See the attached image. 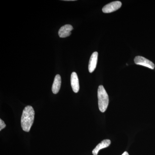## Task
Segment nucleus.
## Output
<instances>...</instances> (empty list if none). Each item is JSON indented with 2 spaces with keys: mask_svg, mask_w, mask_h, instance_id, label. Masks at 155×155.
<instances>
[{
  "mask_svg": "<svg viewBox=\"0 0 155 155\" xmlns=\"http://www.w3.org/2000/svg\"><path fill=\"white\" fill-rule=\"evenodd\" d=\"M71 84L72 90L76 93L79 90V80L76 72H73L71 74Z\"/></svg>",
  "mask_w": 155,
  "mask_h": 155,
  "instance_id": "nucleus-7",
  "label": "nucleus"
},
{
  "mask_svg": "<svg viewBox=\"0 0 155 155\" xmlns=\"http://www.w3.org/2000/svg\"><path fill=\"white\" fill-rule=\"evenodd\" d=\"M111 144V141L110 140H104L101 143H99L92 151L93 154L97 155L100 150L107 147Z\"/></svg>",
  "mask_w": 155,
  "mask_h": 155,
  "instance_id": "nucleus-8",
  "label": "nucleus"
},
{
  "mask_svg": "<svg viewBox=\"0 0 155 155\" xmlns=\"http://www.w3.org/2000/svg\"><path fill=\"white\" fill-rule=\"evenodd\" d=\"M98 55V53L97 52H94L93 53L91 57L88 65V70L90 73L93 72L96 68Z\"/></svg>",
  "mask_w": 155,
  "mask_h": 155,
  "instance_id": "nucleus-6",
  "label": "nucleus"
},
{
  "mask_svg": "<svg viewBox=\"0 0 155 155\" xmlns=\"http://www.w3.org/2000/svg\"><path fill=\"white\" fill-rule=\"evenodd\" d=\"M35 111L31 106H27L23 110L21 117V124L22 130L29 132L33 125L35 118Z\"/></svg>",
  "mask_w": 155,
  "mask_h": 155,
  "instance_id": "nucleus-1",
  "label": "nucleus"
},
{
  "mask_svg": "<svg viewBox=\"0 0 155 155\" xmlns=\"http://www.w3.org/2000/svg\"><path fill=\"white\" fill-rule=\"evenodd\" d=\"M122 155H129L127 152L125 151Z\"/></svg>",
  "mask_w": 155,
  "mask_h": 155,
  "instance_id": "nucleus-11",
  "label": "nucleus"
},
{
  "mask_svg": "<svg viewBox=\"0 0 155 155\" xmlns=\"http://www.w3.org/2000/svg\"><path fill=\"white\" fill-rule=\"evenodd\" d=\"M97 96L100 110L102 113H104L107 108L109 99L107 93L103 85L99 86L97 91Z\"/></svg>",
  "mask_w": 155,
  "mask_h": 155,
  "instance_id": "nucleus-2",
  "label": "nucleus"
},
{
  "mask_svg": "<svg viewBox=\"0 0 155 155\" xmlns=\"http://www.w3.org/2000/svg\"><path fill=\"white\" fill-rule=\"evenodd\" d=\"M73 28L72 25H64L61 27L58 31V35L60 38L67 37L71 35V31L73 30Z\"/></svg>",
  "mask_w": 155,
  "mask_h": 155,
  "instance_id": "nucleus-5",
  "label": "nucleus"
},
{
  "mask_svg": "<svg viewBox=\"0 0 155 155\" xmlns=\"http://www.w3.org/2000/svg\"><path fill=\"white\" fill-rule=\"evenodd\" d=\"M6 124H5V122L2 119H0V130H2L3 129L5 128L6 127Z\"/></svg>",
  "mask_w": 155,
  "mask_h": 155,
  "instance_id": "nucleus-10",
  "label": "nucleus"
},
{
  "mask_svg": "<svg viewBox=\"0 0 155 155\" xmlns=\"http://www.w3.org/2000/svg\"><path fill=\"white\" fill-rule=\"evenodd\" d=\"M61 76L59 75H56L53 83L52 91L54 94H57L59 92L61 88Z\"/></svg>",
  "mask_w": 155,
  "mask_h": 155,
  "instance_id": "nucleus-9",
  "label": "nucleus"
},
{
  "mask_svg": "<svg viewBox=\"0 0 155 155\" xmlns=\"http://www.w3.org/2000/svg\"><path fill=\"white\" fill-rule=\"evenodd\" d=\"M134 61L137 65H141L152 69H154V64L152 61H149L144 57L137 56L134 58Z\"/></svg>",
  "mask_w": 155,
  "mask_h": 155,
  "instance_id": "nucleus-3",
  "label": "nucleus"
},
{
  "mask_svg": "<svg viewBox=\"0 0 155 155\" xmlns=\"http://www.w3.org/2000/svg\"><path fill=\"white\" fill-rule=\"evenodd\" d=\"M122 6V3L119 1H115L106 5L103 8L104 13H110L118 10Z\"/></svg>",
  "mask_w": 155,
  "mask_h": 155,
  "instance_id": "nucleus-4",
  "label": "nucleus"
}]
</instances>
